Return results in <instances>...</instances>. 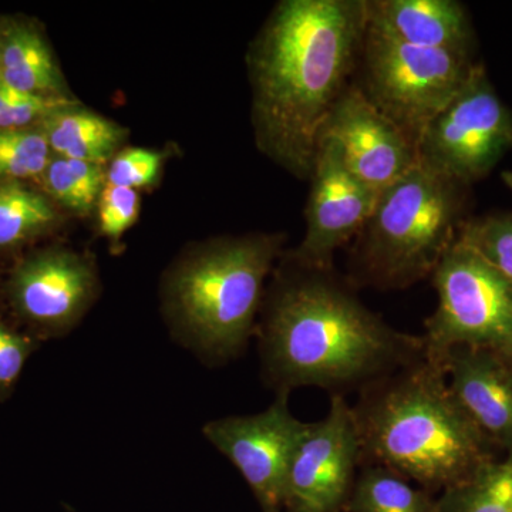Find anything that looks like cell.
Instances as JSON below:
<instances>
[{
  "instance_id": "6da1fadb",
  "label": "cell",
  "mask_w": 512,
  "mask_h": 512,
  "mask_svg": "<svg viewBox=\"0 0 512 512\" xmlns=\"http://www.w3.org/2000/svg\"><path fill=\"white\" fill-rule=\"evenodd\" d=\"M366 0H284L249 50L252 120L262 153L309 180L320 130L352 82Z\"/></svg>"
},
{
  "instance_id": "7a4b0ae2",
  "label": "cell",
  "mask_w": 512,
  "mask_h": 512,
  "mask_svg": "<svg viewBox=\"0 0 512 512\" xmlns=\"http://www.w3.org/2000/svg\"><path fill=\"white\" fill-rule=\"evenodd\" d=\"M258 336L265 382L276 394L320 387L345 396L426 357L423 336L384 322L335 269L291 258L269 293Z\"/></svg>"
},
{
  "instance_id": "3957f363",
  "label": "cell",
  "mask_w": 512,
  "mask_h": 512,
  "mask_svg": "<svg viewBox=\"0 0 512 512\" xmlns=\"http://www.w3.org/2000/svg\"><path fill=\"white\" fill-rule=\"evenodd\" d=\"M352 412L362 466L389 468L430 493L495 458L497 448L451 393L446 369L426 357L360 389Z\"/></svg>"
},
{
  "instance_id": "277c9868",
  "label": "cell",
  "mask_w": 512,
  "mask_h": 512,
  "mask_svg": "<svg viewBox=\"0 0 512 512\" xmlns=\"http://www.w3.org/2000/svg\"><path fill=\"white\" fill-rule=\"evenodd\" d=\"M282 244L284 237L272 234L222 239L175 268L168 311L181 339L202 359L218 365L247 348Z\"/></svg>"
},
{
  "instance_id": "5b68a950",
  "label": "cell",
  "mask_w": 512,
  "mask_h": 512,
  "mask_svg": "<svg viewBox=\"0 0 512 512\" xmlns=\"http://www.w3.org/2000/svg\"><path fill=\"white\" fill-rule=\"evenodd\" d=\"M467 192L420 163L380 191L355 238L350 284L394 291L430 278L466 222Z\"/></svg>"
},
{
  "instance_id": "8992f818",
  "label": "cell",
  "mask_w": 512,
  "mask_h": 512,
  "mask_svg": "<svg viewBox=\"0 0 512 512\" xmlns=\"http://www.w3.org/2000/svg\"><path fill=\"white\" fill-rule=\"evenodd\" d=\"M476 66L471 53L409 45L366 25L357 86L417 148L431 121L463 89Z\"/></svg>"
},
{
  "instance_id": "52a82bcc",
  "label": "cell",
  "mask_w": 512,
  "mask_h": 512,
  "mask_svg": "<svg viewBox=\"0 0 512 512\" xmlns=\"http://www.w3.org/2000/svg\"><path fill=\"white\" fill-rule=\"evenodd\" d=\"M431 284L437 309L426 320V359L444 366L456 348L490 349L505 356L512 338V281L457 237L440 259Z\"/></svg>"
},
{
  "instance_id": "ba28073f",
  "label": "cell",
  "mask_w": 512,
  "mask_h": 512,
  "mask_svg": "<svg viewBox=\"0 0 512 512\" xmlns=\"http://www.w3.org/2000/svg\"><path fill=\"white\" fill-rule=\"evenodd\" d=\"M511 148L512 110L477 63L463 89L424 131L417 158L434 173L470 187Z\"/></svg>"
},
{
  "instance_id": "9c48e42d",
  "label": "cell",
  "mask_w": 512,
  "mask_h": 512,
  "mask_svg": "<svg viewBox=\"0 0 512 512\" xmlns=\"http://www.w3.org/2000/svg\"><path fill=\"white\" fill-rule=\"evenodd\" d=\"M362 467L352 406L332 396L325 419L306 423L286 473L288 512H345L357 468Z\"/></svg>"
},
{
  "instance_id": "30bf717a",
  "label": "cell",
  "mask_w": 512,
  "mask_h": 512,
  "mask_svg": "<svg viewBox=\"0 0 512 512\" xmlns=\"http://www.w3.org/2000/svg\"><path fill=\"white\" fill-rule=\"evenodd\" d=\"M306 207V231L289 258L315 269H333L340 248L359 235L373 210L379 191L349 170L339 144L320 137Z\"/></svg>"
},
{
  "instance_id": "8fae6325",
  "label": "cell",
  "mask_w": 512,
  "mask_h": 512,
  "mask_svg": "<svg viewBox=\"0 0 512 512\" xmlns=\"http://www.w3.org/2000/svg\"><path fill=\"white\" fill-rule=\"evenodd\" d=\"M306 423L289 409V394L258 414L229 416L205 424L202 433L237 467L264 512H281L286 473Z\"/></svg>"
},
{
  "instance_id": "7c38bea8",
  "label": "cell",
  "mask_w": 512,
  "mask_h": 512,
  "mask_svg": "<svg viewBox=\"0 0 512 512\" xmlns=\"http://www.w3.org/2000/svg\"><path fill=\"white\" fill-rule=\"evenodd\" d=\"M320 137L333 138L349 170L379 192L419 163L412 141L373 106L355 82L333 104Z\"/></svg>"
},
{
  "instance_id": "4fadbf2b",
  "label": "cell",
  "mask_w": 512,
  "mask_h": 512,
  "mask_svg": "<svg viewBox=\"0 0 512 512\" xmlns=\"http://www.w3.org/2000/svg\"><path fill=\"white\" fill-rule=\"evenodd\" d=\"M87 259L63 249L39 252L18 266L10 293L20 315L40 328L66 330L82 318L96 295Z\"/></svg>"
},
{
  "instance_id": "5bb4252c",
  "label": "cell",
  "mask_w": 512,
  "mask_h": 512,
  "mask_svg": "<svg viewBox=\"0 0 512 512\" xmlns=\"http://www.w3.org/2000/svg\"><path fill=\"white\" fill-rule=\"evenodd\" d=\"M451 393L478 429L504 453L512 451V363L490 349L456 348L448 353Z\"/></svg>"
},
{
  "instance_id": "9a60e30c",
  "label": "cell",
  "mask_w": 512,
  "mask_h": 512,
  "mask_svg": "<svg viewBox=\"0 0 512 512\" xmlns=\"http://www.w3.org/2000/svg\"><path fill=\"white\" fill-rule=\"evenodd\" d=\"M367 25L426 49L471 53L474 36L456 0H366Z\"/></svg>"
},
{
  "instance_id": "2e32d148",
  "label": "cell",
  "mask_w": 512,
  "mask_h": 512,
  "mask_svg": "<svg viewBox=\"0 0 512 512\" xmlns=\"http://www.w3.org/2000/svg\"><path fill=\"white\" fill-rule=\"evenodd\" d=\"M0 80L22 93L67 97L45 37L23 20L0 22Z\"/></svg>"
},
{
  "instance_id": "e0dca14e",
  "label": "cell",
  "mask_w": 512,
  "mask_h": 512,
  "mask_svg": "<svg viewBox=\"0 0 512 512\" xmlns=\"http://www.w3.org/2000/svg\"><path fill=\"white\" fill-rule=\"evenodd\" d=\"M37 127L57 157L97 165L107 163L116 154L127 134L119 124L80 109L79 104L55 111Z\"/></svg>"
},
{
  "instance_id": "ac0fdd59",
  "label": "cell",
  "mask_w": 512,
  "mask_h": 512,
  "mask_svg": "<svg viewBox=\"0 0 512 512\" xmlns=\"http://www.w3.org/2000/svg\"><path fill=\"white\" fill-rule=\"evenodd\" d=\"M345 512H439L430 491L376 464L359 468Z\"/></svg>"
},
{
  "instance_id": "d6986e66",
  "label": "cell",
  "mask_w": 512,
  "mask_h": 512,
  "mask_svg": "<svg viewBox=\"0 0 512 512\" xmlns=\"http://www.w3.org/2000/svg\"><path fill=\"white\" fill-rule=\"evenodd\" d=\"M57 212L45 195L22 181H0V248L26 244L55 227Z\"/></svg>"
},
{
  "instance_id": "ffe728a7",
  "label": "cell",
  "mask_w": 512,
  "mask_h": 512,
  "mask_svg": "<svg viewBox=\"0 0 512 512\" xmlns=\"http://www.w3.org/2000/svg\"><path fill=\"white\" fill-rule=\"evenodd\" d=\"M437 505L439 512H512V451L444 490Z\"/></svg>"
},
{
  "instance_id": "44dd1931",
  "label": "cell",
  "mask_w": 512,
  "mask_h": 512,
  "mask_svg": "<svg viewBox=\"0 0 512 512\" xmlns=\"http://www.w3.org/2000/svg\"><path fill=\"white\" fill-rule=\"evenodd\" d=\"M43 175L50 197L77 214L93 210L106 177L101 165L63 157L52 158Z\"/></svg>"
},
{
  "instance_id": "7402d4cb",
  "label": "cell",
  "mask_w": 512,
  "mask_h": 512,
  "mask_svg": "<svg viewBox=\"0 0 512 512\" xmlns=\"http://www.w3.org/2000/svg\"><path fill=\"white\" fill-rule=\"evenodd\" d=\"M52 151L39 127L0 128V181L45 174Z\"/></svg>"
},
{
  "instance_id": "603a6c76",
  "label": "cell",
  "mask_w": 512,
  "mask_h": 512,
  "mask_svg": "<svg viewBox=\"0 0 512 512\" xmlns=\"http://www.w3.org/2000/svg\"><path fill=\"white\" fill-rule=\"evenodd\" d=\"M458 237L512 281V214L466 220Z\"/></svg>"
},
{
  "instance_id": "cb8c5ba5",
  "label": "cell",
  "mask_w": 512,
  "mask_h": 512,
  "mask_svg": "<svg viewBox=\"0 0 512 512\" xmlns=\"http://www.w3.org/2000/svg\"><path fill=\"white\" fill-rule=\"evenodd\" d=\"M161 167L163 154L146 148H127L111 161L107 185L130 190L151 187L160 178Z\"/></svg>"
},
{
  "instance_id": "d4e9b609",
  "label": "cell",
  "mask_w": 512,
  "mask_h": 512,
  "mask_svg": "<svg viewBox=\"0 0 512 512\" xmlns=\"http://www.w3.org/2000/svg\"><path fill=\"white\" fill-rule=\"evenodd\" d=\"M140 197L136 190L107 185L99 198V227L104 237L120 238L136 224Z\"/></svg>"
},
{
  "instance_id": "484cf974",
  "label": "cell",
  "mask_w": 512,
  "mask_h": 512,
  "mask_svg": "<svg viewBox=\"0 0 512 512\" xmlns=\"http://www.w3.org/2000/svg\"><path fill=\"white\" fill-rule=\"evenodd\" d=\"M32 343L0 322V390H8L25 367Z\"/></svg>"
},
{
  "instance_id": "4316f807",
  "label": "cell",
  "mask_w": 512,
  "mask_h": 512,
  "mask_svg": "<svg viewBox=\"0 0 512 512\" xmlns=\"http://www.w3.org/2000/svg\"><path fill=\"white\" fill-rule=\"evenodd\" d=\"M30 94L19 92L0 80V113L25 100Z\"/></svg>"
},
{
  "instance_id": "83f0119b",
  "label": "cell",
  "mask_w": 512,
  "mask_h": 512,
  "mask_svg": "<svg viewBox=\"0 0 512 512\" xmlns=\"http://www.w3.org/2000/svg\"><path fill=\"white\" fill-rule=\"evenodd\" d=\"M501 180H503L504 184L512 191V170L504 171V173L501 174Z\"/></svg>"
},
{
  "instance_id": "f1b7e54d",
  "label": "cell",
  "mask_w": 512,
  "mask_h": 512,
  "mask_svg": "<svg viewBox=\"0 0 512 512\" xmlns=\"http://www.w3.org/2000/svg\"><path fill=\"white\" fill-rule=\"evenodd\" d=\"M504 357H505V359L508 360V362L512 363V338H511L510 348H508L507 353H505Z\"/></svg>"
}]
</instances>
